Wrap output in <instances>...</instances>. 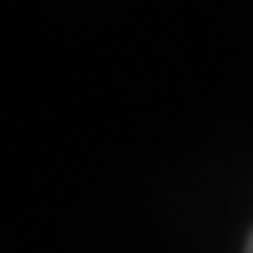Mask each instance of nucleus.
I'll return each instance as SVG.
<instances>
[{
  "label": "nucleus",
  "instance_id": "f257e3e1",
  "mask_svg": "<svg viewBox=\"0 0 253 253\" xmlns=\"http://www.w3.org/2000/svg\"><path fill=\"white\" fill-rule=\"evenodd\" d=\"M245 253H253V233H249V241H245Z\"/></svg>",
  "mask_w": 253,
  "mask_h": 253
}]
</instances>
